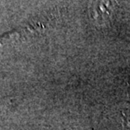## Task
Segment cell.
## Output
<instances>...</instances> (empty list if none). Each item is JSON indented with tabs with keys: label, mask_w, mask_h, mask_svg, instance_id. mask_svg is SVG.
<instances>
[{
	"label": "cell",
	"mask_w": 130,
	"mask_h": 130,
	"mask_svg": "<svg viewBox=\"0 0 130 130\" xmlns=\"http://www.w3.org/2000/svg\"><path fill=\"white\" fill-rule=\"evenodd\" d=\"M127 86H128V92L130 93V75H129V77L128 78V79H127Z\"/></svg>",
	"instance_id": "obj_1"
}]
</instances>
